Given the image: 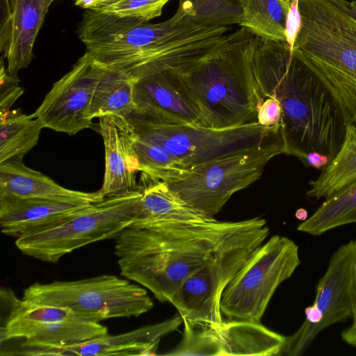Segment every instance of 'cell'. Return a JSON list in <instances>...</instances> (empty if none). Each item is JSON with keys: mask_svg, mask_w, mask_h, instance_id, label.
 Masks as SVG:
<instances>
[{"mask_svg": "<svg viewBox=\"0 0 356 356\" xmlns=\"http://www.w3.org/2000/svg\"><path fill=\"white\" fill-rule=\"evenodd\" d=\"M23 157L0 163V197L94 203L103 200L98 191L68 189L40 172L27 167Z\"/></svg>", "mask_w": 356, "mask_h": 356, "instance_id": "cell-20", "label": "cell"}, {"mask_svg": "<svg viewBox=\"0 0 356 356\" xmlns=\"http://www.w3.org/2000/svg\"><path fill=\"white\" fill-rule=\"evenodd\" d=\"M295 216L297 219L302 221L305 220L308 218L307 211L304 209H298L296 212Z\"/></svg>", "mask_w": 356, "mask_h": 356, "instance_id": "cell-40", "label": "cell"}, {"mask_svg": "<svg viewBox=\"0 0 356 356\" xmlns=\"http://www.w3.org/2000/svg\"><path fill=\"white\" fill-rule=\"evenodd\" d=\"M102 67L85 54L56 81L32 115L43 128L68 135L92 127L90 107Z\"/></svg>", "mask_w": 356, "mask_h": 356, "instance_id": "cell-14", "label": "cell"}, {"mask_svg": "<svg viewBox=\"0 0 356 356\" xmlns=\"http://www.w3.org/2000/svg\"><path fill=\"white\" fill-rule=\"evenodd\" d=\"M298 246L274 235L257 250L224 290L220 303L227 320L260 323L275 290L300 265Z\"/></svg>", "mask_w": 356, "mask_h": 356, "instance_id": "cell-11", "label": "cell"}, {"mask_svg": "<svg viewBox=\"0 0 356 356\" xmlns=\"http://www.w3.org/2000/svg\"><path fill=\"white\" fill-rule=\"evenodd\" d=\"M110 0H74V4L84 9H92Z\"/></svg>", "mask_w": 356, "mask_h": 356, "instance_id": "cell-38", "label": "cell"}, {"mask_svg": "<svg viewBox=\"0 0 356 356\" xmlns=\"http://www.w3.org/2000/svg\"><path fill=\"white\" fill-rule=\"evenodd\" d=\"M249 220H136L115 238L120 274L161 302H170L184 281Z\"/></svg>", "mask_w": 356, "mask_h": 356, "instance_id": "cell-2", "label": "cell"}, {"mask_svg": "<svg viewBox=\"0 0 356 356\" xmlns=\"http://www.w3.org/2000/svg\"><path fill=\"white\" fill-rule=\"evenodd\" d=\"M293 51L327 90L346 122L356 115V19L337 0H298Z\"/></svg>", "mask_w": 356, "mask_h": 356, "instance_id": "cell-5", "label": "cell"}, {"mask_svg": "<svg viewBox=\"0 0 356 356\" xmlns=\"http://www.w3.org/2000/svg\"><path fill=\"white\" fill-rule=\"evenodd\" d=\"M132 148L138 163V172H141L142 175L149 179L158 180L168 172L181 169L176 158L165 148L143 140L134 132Z\"/></svg>", "mask_w": 356, "mask_h": 356, "instance_id": "cell-30", "label": "cell"}, {"mask_svg": "<svg viewBox=\"0 0 356 356\" xmlns=\"http://www.w3.org/2000/svg\"><path fill=\"white\" fill-rule=\"evenodd\" d=\"M285 154L279 131L263 143L188 169L164 174L158 181L186 206L214 218L233 194L259 179L268 161Z\"/></svg>", "mask_w": 356, "mask_h": 356, "instance_id": "cell-6", "label": "cell"}, {"mask_svg": "<svg viewBox=\"0 0 356 356\" xmlns=\"http://www.w3.org/2000/svg\"><path fill=\"white\" fill-rule=\"evenodd\" d=\"M125 118L138 138L165 148L176 158L181 169L260 145L280 130V125L266 127L257 122L215 129L156 122L132 113Z\"/></svg>", "mask_w": 356, "mask_h": 356, "instance_id": "cell-9", "label": "cell"}, {"mask_svg": "<svg viewBox=\"0 0 356 356\" xmlns=\"http://www.w3.org/2000/svg\"><path fill=\"white\" fill-rule=\"evenodd\" d=\"M99 132L103 138L105 168L102 199L140 191L136 181L138 163L132 148V129L126 118L106 115L99 118Z\"/></svg>", "mask_w": 356, "mask_h": 356, "instance_id": "cell-18", "label": "cell"}, {"mask_svg": "<svg viewBox=\"0 0 356 356\" xmlns=\"http://www.w3.org/2000/svg\"><path fill=\"white\" fill-rule=\"evenodd\" d=\"M339 3L356 19V1L337 0Z\"/></svg>", "mask_w": 356, "mask_h": 356, "instance_id": "cell-39", "label": "cell"}, {"mask_svg": "<svg viewBox=\"0 0 356 356\" xmlns=\"http://www.w3.org/2000/svg\"><path fill=\"white\" fill-rule=\"evenodd\" d=\"M179 7L193 22L207 26L239 25L242 19L241 0H183Z\"/></svg>", "mask_w": 356, "mask_h": 356, "instance_id": "cell-29", "label": "cell"}, {"mask_svg": "<svg viewBox=\"0 0 356 356\" xmlns=\"http://www.w3.org/2000/svg\"><path fill=\"white\" fill-rule=\"evenodd\" d=\"M140 195L138 191L92 203L57 226L17 238L15 245L26 255L56 263L81 247L115 238L138 218Z\"/></svg>", "mask_w": 356, "mask_h": 356, "instance_id": "cell-8", "label": "cell"}, {"mask_svg": "<svg viewBox=\"0 0 356 356\" xmlns=\"http://www.w3.org/2000/svg\"><path fill=\"white\" fill-rule=\"evenodd\" d=\"M282 109L278 101L267 97L263 99L258 108L257 122L266 127L280 125Z\"/></svg>", "mask_w": 356, "mask_h": 356, "instance_id": "cell-34", "label": "cell"}, {"mask_svg": "<svg viewBox=\"0 0 356 356\" xmlns=\"http://www.w3.org/2000/svg\"><path fill=\"white\" fill-rule=\"evenodd\" d=\"M356 180V124L348 122L342 144L319 176L309 182V197H327Z\"/></svg>", "mask_w": 356, "mask_h": 356, "instance_id": "cell-22", "label": "cell"}, {"mask_svg": "<svg viewBox=\"0 0 356 356\" xmlns=\"http://www.w3.org/2000/svg\"><path fill=\"white\" fill-rule=\"evenodd\" d=\"M170 0H110L92 8L122 17H135L147 22L162 14Z\"/></svg>", "mask_w": 356, "mask_h": 356, "instance_id": "cell-32", "label": "cell"}, {"mask_svg": "<svg viewBox=\"0 0 356 356\" xmlns=\"http://www.w3.org/2000/svg\"><path fill=\"white\" fill-rule=\"evenodd\" d=\"M54 0H1L0 50L6 72L17 77L28 67L38 32Z\"/></svg>", "mask_w": 356, "mask_h": 356, "instance_id": "cell-17", "label": "cell"}, {"mask_svg": "<svg viewBox=\"0 0 356 356\" xmlns=\"http://www.w3.org/2000/svg\"><path fill=\"white\" fill-rule=\"evenodd\" d=\"M341 337L345 342L356 348V321H353L352 325L342 332Z\"/></svg>", "mask_w": 356, "mask_h": 356, "instance_id": "cell-37", "label": "cell"}, {"mask_svg": "<svg viewBox=\"0 0 356 356\" xmlns=\"http://www.w3.org/2000/svg\"><path fill=\"white\" fill-rule=\"evenodd\" d=\"M330 162V159L327 156L317 152H312L307 155L303 163L306 166L322 170Z\"/></svg>", "mask_w": 356, "mask_h": 356, "instance_id": "cell-36", "label": "cell"}, {"mask_svg": "<svg viewBox=\"0 0 356 356\" xmlns=\"http://www.w3.org/2000/svg\"><path fill=\"white\" fill-rule=\"evenodd\" d=\"M42 128L38 119L19 109L0 115V163L23 157L38 144Z\"/></svg>", "mask_w": 356, "mask_h": 356, "instance_id": "cell-27", "label": "cell"}, {"mask_svg": "<svg viewBox=\"0 0 356 356\" xmlns=\"http://www.w3.org/2000/svg\"><path fill=\"white\" fill-rule=\"evenodd\" d=\"M0 87V115L10 111L15 101L23 94L24 90L18 85L17 77L11 76L4 67L3 58L1 57Z\"/></svg>", "mask_w": 356, "mask_h": 356, "instance_id": "cell-33", "label": "cell"}, {"mask_svg": "<svg viewBox=\"0 0 356 356\" xmlns=\"http://www.w3.org/2000/svg\"><path fill=\"white\" fill-rule=\"evenodd\" d=\"M351 122H353L356 124V115H355Z\"/></svg>", "mask_w": 356, "mask_h": 356, "instance_id": "cell-42", "label": "cell"}, {"mask_svg": "<svg viewBox=\"0 0 356 356\" xmlns=\"http://www.w3.org/2000/svg\"><path fill=\"white\" fill-rule=\"evenodd\" d=\"M246 55L262 99L280 104L285 154L304 163L317 152L330 161L339 151L346 122L332 97L286 42L252 35Z\"/></svg>", "mask_w": 356, "mask_h": 356, "instance_id": "cell-1", "label": "cell"}, {"mask_svg": "<svg viewBox=\"0 0 356 356\" xmlns=\"http://www.w3.org/2000/svg\"><path fill=\"white\" fill-rule=\"evenodd\" d=\"M181 341L165 355H215L220 354L217 327L183 321Z\"/></svg>", "mask_w": 356, "mask_h": 356, "instance_id": "cell-31", "label": "cell"}, {"mask_svg": "<svg viewBox=\"0 0 356 356\" xmlns=\"http://www.w3.org/2000/svg\"><path fill=\"white\" fill-rule=\"evenodd\" d=\"M181 1H183V0H179V2Z\"/></svg>", "mask_w": 356, "mask_h": 356, "instance_id": "cell-43", "label": "cell"}, {"mask_svg": "<svg viewBox=\"0 0 356 356\" xmlns=\"http://www.w3.org/2000/svg\"><path fill=\"white\" fill-rule=\"evenodd\" d=\"M140 214L137 221L186 220L202 221L206 218L193 210L175 197L161 181L142 175ZM135 220V221H136Z\"/></svg>", "mask_w": 356, "mask_h": 356, "instance_id": "cell-24", "label": "cell"}, {"mask_svg": "<svg viewBox=\"0 0 356 356\" xmlns=\"http://www.w3.org/2000/svg\"><path fill=\"white\" fill-rule=\"evenodd\" d=\"M22 299L67 307L90 321L137 317L154 304L143 288L127 279L104 275L74 281L34 283L24 289Z\"/></svg>", "mask_w": 356, "mask_h": 356, "instance_id": "cell-10", "label": "cell"}, {"mask_svg": "<svg viewBox=\"0 0 356 356\" xmlns=\"http://www.w3.org/2000/svg\"><path fill=\"white\" fill-rule=\"evenodd\" d=\"M102 67L93 92L90 117L92 120L106 115L125 118L135 109V82L120 72Z\"/></svg>", "mask_w": 356, "mask_h": 356, "instance_id": "cell-23", "label": "cell"}, {"mask_svg": "<svg viewBox=\"0 0 356 356\" xmlns=\"http://www.w3.org/2000/svg\"><path fill=\"white\" fill-rule=\"evenodd\" d=\"M252 35L244 27L226 34L205 58L175 70L197 106L204 127L224 129L257 122L262 99L246 55Z\"/></svg>", "mask_w": 356, "mask_h": 356, "instance_id": "cell-4", "label": "cell"}, {"mask_svg": "<svg viewBox=\"0 0 356 356\" xmlns=\"http://www.w3.org/2000/svg\"><path fill=\"white\" fill-rule=\"evenodd\" d=\"M183 323L177 316L120 335L105 334L86 341L62 346L22 343L17 355H154L161 339Z\"/></svg>", "mask_w": 356, "mask_h": 356, "instance_id": "cell-16", "label": "cell"}, {"mask_svg": "<svg viewBox=\"0 0 356 356\" xmlns=\"http://www.w3.org/2000/svg\"><path fill=\"white\" fill-rule=\"evenodd\" d=\"M132 113L160 123L204 127L195 102L175 70H167L134 83Z\"/></svg>", "mask_w": 356, "mask_h": 356, "instance_id": "cell-15", "label": "cell"}, {"mask_svg": "<svg viewBox=\"0 0 356 356\" xmlns=\"http://www.w3.org/2000/svg\"><path fill=\"white\" fill-rule=\"evenodd\" d=\"M223 355H280L286 341L284 337L260 323L227 320L216 327Z\"/></svg>", "mask_w": 356, "mask_h": 356, "instance_id": "cell-21", "label": "cell"}, {"mask_svg": "<svg viewBox=\"0 0 356 356\" xmlns=\"http://www.w3.org/2000/svg\"><path fill=\"white\" fill-rule=\"evenodd\" d=\"M228 30L229 26L195 23L178 7L165 22L140 24L86 46V53L99 65L136 82L164 70H179L197 63L213 51Z\"/></svg>", "mask_w": 356, "mask_h": 356, "instance_id": "cell-3", "label": "cell"}, {"mask_svg": "<svg viewBox=\"0 0 356 356\" xmlns=\"http://www.w3.org/2000/svg\"><path fill=\"white\" fill-rule=\"evenodd\" d=\"M355 251L356 240H353L334 252L318 283L312 305L322 314L321 321L310 327H300L294 334L286 337L280 355H302L327 327L353 317L356 309L353 281Z\"/></svg>", "mask_w": 356, "mask_h": 356, "instance_id": "cell-13", "label": "cell"}, {"mask_svg": "<svg viewBox=\"0 0 356 356\" xmlns=\"http://www.w3.org/2000/svg\"><path fill=\"white\" fill-rule=\"evenodd\" d=\"M5 294L11 309L1 327V343L24 339V343L47 346L74 344L108 334L107 327L90 321L72 309L39 305L17 299L10 290Z\"/></svg>", "mask_w": 356, "mask_h": 356, "instance_id": "cell-12", "label": "cell"}, {"mask_svg": "<svg viewBox=\"0 0 356 356\" xmlns=\"http://www.w3.org/2000/svg\"><path fill=\"white\" fill-rule=\"evenodd\" d=\"M353 281H354L355 296V302H356V251H355V254L354 261H353Z\"/></svg>", "mask_w": 356, "mask_h": 356, "instance_id": "cell-41", "label": "cell"}, {"mask_svg": "<svg viewBox=\"0 0 356 356\" xmlns=\"http://www.w3.org/2000/svg\"><path fill=\"white\" fill-rule=\"evenodd\" d=\"M356 222V180L325 198L316 211L297 227L300 232L321 235Z\"/></svg>", "mask_w": 356, "mask_h": 356, "instance_id": "cell-26", "label": "cell"}, {"mask_svg": "<svg viewBox=\"0 0 356 356\" xmlns=\"http://www.w3.org/2000/svg\"><path fill=\"white\" fill-rule=\"evenodd\" d=\"M292 0H241L240 26L260 38L286 42V24Z\"/></svg>", "mask_w": 356, "mask_h": 356, "instance_id": "cell-25", "label": "cell"}, {"mask_svg": "<svg viewBox=\"0 0 356 356\" xmlns=\"http://www.w3.org/2000/svg\"><path fill=\"white\" fill-rule=\"evenodd\" d=\"M142 19L95 9H86L78 26V36L86 46L113 38L140 24Z\"/></svg>", "mask_w": 356, "mask_h": 356, "instance_id": "cell-28", "label": "cell"}, {"mask_svg": "<svg viewBox=\"0 0 356 356\" xmlns=\"http://www.w3.org/2000/svg\"><path fill=\"white\" fill-rule=\"evenodd\" d=\"M300 26L301 15L298 6V0H292L286 24V42L292 50Z\"/></svg>", "mask_w": 356, "mask_h": 356, "instance_id": "cell-35", "label": "cell"}, {"mask_svg": "<svg viewBox=\"0 0 356 356\" xmlns=\"http://www.w3.org/2000/svg\"><path fill=\"white\" fill-rule=\"evenodd\" d=\"M92 203L0 197V226L19 238L57 226Z\"/></svg>", "mask_w": 356, "mask_h": 356, "instance_id": "cell-19", "label": "cell"}, {"mask_svg": "<svg viewBox=\"0 0 356 356\" xmlns=\"http://www.w3.org/2000/svg\"><path fill=\"white\" fill-rule=\"evenodd\" d=\"M269 233L264 218H251L244 228L216 249L184 281L170 302L183 321L213 327L222 323L220 303L224 290Z\"/></svg>", "mask_w": 356, "mask_h": 356, "instance_id": "cell-7", "label": "cell"}]
</instances>
